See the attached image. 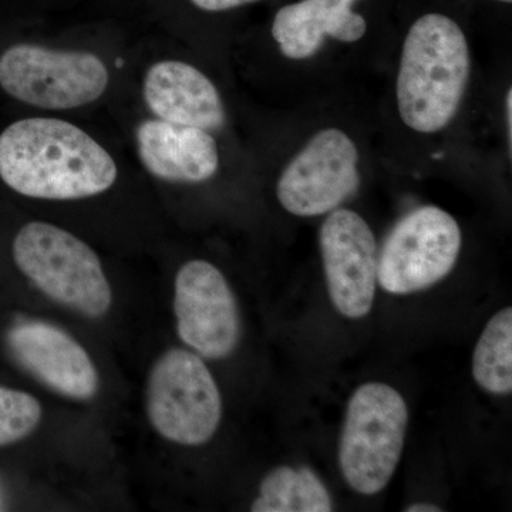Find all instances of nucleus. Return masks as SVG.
<instances>
[{"instance_id": "f257e3e1", "label": "nucleus", "mask_w": 512, "mask_h": 512, "mask_svg": "<svg viewBox=\"0 0 512 512\" xmlns=\"http://www.w3.org/2000/svg\"><path fill=\"white\" fill-rule=\"evenodd\" d=\"M117 175L109 151L69 121L32 117L0 134V180L25 197L82 200L109 191Z\"/></svg>"}, {"instance_id": "f03ea898", "label": "nucleus", "mask_w": 512, "mask_h": 512, "mask_svg": "<svg viewBox=\"0 0 512 512\" xmlns=\"http://www.w3.org/2000/svg\"><path fill=\"white\" fill-rule=\"evenodd\" d=\"M471 76L463 29L441 13H427L404 39L396 97L400 119L421 134H434L456 117Z\"/></svg>"}, {"instance_id": "7ed1b4c3", "label": "nucleus", "mask_w": 512, "mask_h": 512, "mask_svg": "<svg viewBox=\"0 0 512 512\" xmlns=\"http://www.w3.org/2000/svg\"><path fill=\"white\" fill-rule=\"evenodd\" d=\"M12 251L19 271L47 298L87 318L110 311L113 291L100 258L72 232L29 222L20 228Z\"/></svg>"}, {"instance_id": "20e7f679", "label": "nucleus", "mask_w": 512, "mask_h": 512, "mask_svg": "<svg viewBox=\"0 0 512 512\" xmlns=\"http://www.w3.org/2000/svg\"><path fill=\"white\" fill-rule=\"evenodd\" d=\"M409 410L389 384L366 383L353 393L339 444L343 477L356 493L375 495L392 480L402 458Z\"/></svg>"}, {"instance_id": "39448f33", "label": "nucleus", "mask_w": 512, "mask_h": 512, "mask_svg": "<svg viewBox=\"0 0 512 512\" xmlns=\"http://www.w3.org/2000/svg\"><path fill=\"white\" fill-rule=\"evenodd\" d=\"M110 76L99 56L19 43L0 56V87L43 110L89 106L106 93Z\"/></svg>"}, {"instance_id": "423d86ee", "label": "nucleus", "mask_w": 512, "mask_h": 512, "mask_svg": "<svg viewBox=\"0 0 512 512\" xmlns=\"http://www.w3.org/2000/svg\"><path fill=\"white\" fill-rule=\"evenodd\" d=\"M147 414L161 437L181 446H202L214 437L221 393L200 355L171 349L157 360L148 376Z\"/></svg>"}, {"instance_id": "0eeeda50", "label": "nucleus", "mask_w": 512, "mask_h": 512, "mask_svg": "<svg viewBox=\"0 0 512 512\" xmlns=\"http://www.w3.org/2000/svg\"><path fill=\"white\" fill-rule=\"evenodd\" d=\"M461 229L439 207L417 208L402 218L384 242L377 282L393 295H409L439 284L457 264Z\"/></svg>"}, {"instance_id": "6e6552de", "label": "nucleus", "mask_w": 512, "mask_h": 512, "mask_svg": "<svg viewBox=\"0 0 512 512\" xmlns=\"http://www.w3.org/2000/svg\"><path fill=\"white\" fill-rule=\"evenodd\" d=\"M359 150L339 128L320 130L286 165L276 197L289 214L319 217L335 211L359 190Z\"/></svg>"}, {"instance_id": "1a4fd4ad", "label": "nucleus", "mask_w": 512, "mask_h": 512, "mask_svg": "<svg viewBox=\"0 0 512 512\" xmlns=\"http://www.w3.org/2000/svg\"><path fill=\"white\" fill-rule=\"evenodd\" d=\"M177 332L205 359H224L237 349L241 318L234 292L217 266L201 259L181 266L174 284Z\"/></svg>"}, {"instance_id": "9d476101", "label": "nucleus", "mask_w": 512, "mask_h": 512, "mask_svg": "<svg viewBox=\"0 0 512 512\" xmlns=\"http://www.w3.org/2000/svg\"><path fill=\"white\" fill-rule=\"evenodd\" d=\"M319 241L330 301L346 318H365L375 302L379 262L372 229L357 212L336 208Z\"/></svg>"}, {"instance_id": "9b49d317", "label": "nucleus", "mask_w": 512, "mask_h": 512, "mask_svg": "<svg viewBox=\"0 0 512 512\" xmlns=\"http://www.w3.org/2000/svg\"><path fill=\"white\" fill-rule=\"evenodd\" d=\"M9 348L30 375L53 392L89 400L99 390V373L86 349L69 333L43 322L10 329Z\"/></svg>"}, {"instance_id": "f8f14e48", "label": "nucleus", "mask_w": 512, "mask_h": 512, "mask_svg": "<svg viewBox=\"0 0 512 512\" xmlns=\"http://www.w3.org/2000/svg\"><path fill=\"white\" fill-rule=\"evenodd\" d=\"M143 97L157 119L221 130L227 123L224 101L215 84L197 67L181 60H161L147 70Z\"/></svg>"}, {"instance_id": "ddd939ff", "label": "nucleus", "mask_w": 512, "mask_h": 512, "mask_svg": "<svg viewBox=\"0 0 512 512\" xmlns=\"http://www.w3.org/2000/svg\"><path fill=\"white\" fill-rule=\"evenodd\" d=\"M136 144L144 168L167 183H204L220 167L217 141L202 128L146 120L137 127Z\"/></svg>"}, {"instance_id": "4468645a", "label": "nucleus", "mask_w": 512, "mask_h": 512, "mask_svg": "<svg viewBox=\"0 0 512 512\" xmlns=\"http://www.w3.org/2000/svg\"><path fill=\"white\" fill-rule=\"evenodd\" d=\"M355 0H301L276 12L272 37L282 55L306 60L322 49L326 37L343 43L359 42L367 22L353 12Z\"/></svg>"}, {"instance_id": "2eb2a0df", "label": "nucleus", "mask_w": 512, "mask_h": 512, "mask_svg": "<svg viewBox=\"0 0 512 512\" xmlns=\"http://www.w3.org/2000/svg\"><path fill=\"white\" fill-rule=\"evenodd\" d=\"M251 511L330 512L333 501L311 468L282 466L266 474Z\"/></svg>"}, {"instance_id": "dca6fc26", "label": "nucleus", "mask_w": 512, "mask_h": 512, "mask_svg": "<svg viewBox=\"0 0 512 512\" xmlns=\"http://www.w3.org/2000/svg\"><path fill=\"white\" fill-rule=\"evenodd\" d=\"M473 376L485 392H512V309L495 313L485 326L473 355Z\"/></svg>"}, {"instance_id": "f3484780", "label": "nucleus", "mask_w": 512, "mask_h": 512, "mask_svg": "<svg viewBox=\"0 0 512 512\" xmlns=\"http://www.w3.org/2000/svg\"><path fill=\"white\" fill-rule=\"evenodd\" d=\"M42 420V406L32 394L0 386V447L26 439Z\"/></svg>"}, {"instance_id": "a211bd4d", "label": "nucleus", "mask_w": 512, "mask_h": 512, "mask_svg": "<svg viewBox=\"0 0 512 512\" xmlns=\"http://www.w3.org/2000/svg\"><path fill=\"white\" fill-rule=\"evenodd\" d=\"M190 2L205 12H225V10L239 8L259 0H190Z\"/></svg>"}, {"instance_id": "6ab92c4d", "label": "nucleus", "mask_w": 512, "mask_h": 512, "mask_svg": "<svg viewBox=\"0 0 512 512\" xmlns=\"http://www.w3.org/2000/svg\"><path fill=\"white\" fill-rule=\"evenodd\" d=\"M505 126L508 131V144L510 150L512 148V89H508L507 96H505Z\"/></svg>"}, {"instance_id": "aec40b11", "label": "nucleus", "mask_w": 512, "mask_h": 512, "mask_svg": "<svg viewBox=\"0 0 512 512\" xmlns=\"http://www.w3.org/2000/svg\"><path fill=\"white\" fill-rule=\"evenodd\" d=\"M440 507H437V505L434 504H427V503H419V504H413L410 505L409 508H406V512H441Z\"/></svg>"}, {"instance_id": "412c9836", "label": "nucleus", "mask_w": 512, "mask_h": 512, "mask_svg": "<svg viewBox=\"0 0 512 512\" xmlns=\"http://www.w3.org/2000/svg\"><path fill=\"white\" fill-rule=\"evenodd\" d=\"M5 510V495H3L2 490H0V511Z\"/></svg>"}, {"instance_id": "4be33fe9", "label": "nucleus", "mask_w": 512, "mask_h": 512, "mask_svg": "<svg viewBox=\"0 0 512 512\" xmlns=\"http://www.w3.org/2000/svg\"><path fill=\"white\" fill-rule=\"evenodd\" d=\"M497 2H501V3H511L512 0H497Z\"/></svg>"}]
</instances>
